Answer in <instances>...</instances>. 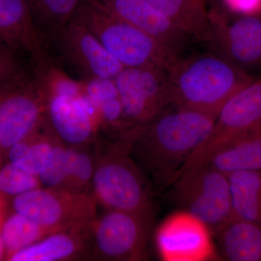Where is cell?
I'll return each instance as SVG.
<instances>
[{"label": "cell", "instance_id": "9", "mask_svg": "<svg viewBox=\"0 0 261 261\" xmlns=\"http://www.w3.org/2000/svg\"><path fill=\"white\" fill-rule=\"evenodd\" d=\"M261 126V77L242 87L224 103L214 128L180 173L208 164L214 154L233 141Z\"/></svg>", "mask_w": 261, "mask_h": 261}, {"label": "cell", "instance_id": "32", "mask_svg": "<svg viewBox=\"0 0 261 261\" xmlns=\"http://www.w3.org/2000/svg\"><path fill=\"white\" fill-rule=\"evenodd\" d=\"M5 152H3V149L0 147V170H1L2 167H3V157H4Z\"/></svg>", "mask_w": 261, "mask_h": 261}, {"label": "cell", "instance_id": "22", "mask_svg": "<svg viewBox=\"0 0 261 261\" xmlns=\"http://www.w3.org/2000/svg\"><path fill=\"white\" fill-rule=\"evenodd\" d=\"M227 176L233 217L261 226V171H241Z\"/></svg>", "mask_w": 261, "mask_h": 261}, {"label": "cell", "instance_id": "25", "mask_svg": "<svg viewBox=\"0 0 261 261\" xmlns=\"http://www.w3.org/2000/svg\"><path fill=\"white\" fill-rule=\"evenodd\" d=\"M68 173L61 189L91 193L95 164L92 158L82 148L68 147Z\"/></svg>", "mask_w": 261, "mask_h": 261}, {"label": "cell", "instance_id": "10", "mask_svg": "<svg viewBox=\"0 0 261 261\" xmlns=\"http://www.w3.org/2000/svg\"><path fill=\"white\" fill-rule=\"evenodd\" d=\"M152 211H108L92 228V252L102 260H140L152 226Z\"/></svg>", "mask_w": 261, "mask_h": 261}, {"label": "cell", "instance_id": "27", "mask_svg": "<svg viewBox=\"0 0 261 261\" xmlns=\"http://www.w3.org/2000/svg\"><path fill=\"white\" fill-rule=\"evenodd\" d=\"M68 146L63 142L53 149L39 174L42 186L62 188L68 173Z\"/></svg>", "mask_w": 261, "mask_h": 261}, {"label": "cell", "instance_id": "31", "mask_svg": "<svg viewBox=\"0 0 261 261\" xmlns=\"http://www.w3.org/2000/svg\"><path fill=\"white\" fill-rule=\"evenodd\" d=\"M9 209V197L0 193V260H5V251L3 243V231L5 219Z\"/></svg>", "mask_w": 261, "mask_h": 261}, {"label": "cell", "instance_id": "15", "mask_svg": "<svg viewBox=\"0 0 261 261\" xmlns=\"http://www.w3.org/2000/svg\"><path fill=\"white\" fill-rule=\"evenodd\" d=\"M0 44L24 58L34 71L51 64L27 0H0Z\"/></svg>", "mask_w": 261, "mask_h": 261}, {"label": "cell", "instance_id": "12", "mask_svg": "<svg viewBox=\"0 0 261 261\" xmlns=\"http://www.w3.org/2000/svg\"><path fill=\"white\" fill-rule=\"evenodd\" d=\"M234 15L223 7L210 9L209 47L250 74V70L261 68V16Z\"/></svg>", "mask_w": 261, "mask_h": 261}, {"label": "cell", "instance_id": "1", "mask_svg": "<svg viewBox=\"0 0 261 261\" xmlns=\"http://www.w3.org/2000/svg\"><path fill=\"white\" fill-rule=\"evenodd\" d=\"M217 116L170 106L151 121L128 130L130 154L156 185L169 187L210 135Z\"/></svg>", "mask_w": 261, "mask_h": 261}, {"label": "cell", "instance_id": "4", "mask_svg": "<svg viewBox=\"0 0 261 261\" xmlns=\"http://www.w3.org/2000/svg\"><path fill=\"white\" fill-rule=\"evenodd\" d=\"M91 193L107 211L152 210L149 184L130 154L128 132L95 161Z\"/></svg>", "mask_w": 261, "mask_h": 261}, {"label": "cell", "instance_id": "33", "mask_svg": "<svg viewBox=\"0 0 261 261\" xmlns=\"http://www.w3.org/2000/svg\"><path fill=\"white\" fill-rule=\"evenodd\" d=\"M207 3H208V2H207Z\"/></svg>", "mask_w": 261, "mask_h": 261}, {"label": "cell", "instance_id": "6", "mask_svg": "<svg viewBox=\"0 0 261 261\" xmlns=\"http://www.w3.org/2000/svg\"><path fill=\"white\" fill-rule=\"evenodd\" d=\"M47 97L33 69L0 82V147L5 154L47 120Z\"/></svg>", "mask_w": 261, "mask_h": 261}, {"label": "cell", "instance_id": "8", "mask_svg": "<svg viewBox=\"0 0 261 261\" xmlns=\"http://www.w3.org/2000/svg\"><path fill=\"white\" fill-rule=\"evenodd\" d=\"M169 187L181 211L200 219L213 233L232 217L228 176L210 165L183 171Z\"/></svg>", "mask_w": 261, "mask_h": 261}, {"label": "cell", "instance_id": "30", "mask_svg": "<svg viewBox=\"0 0 261 261\" xmlns=\"http://www.w3.org/2000/svg\"><path fill=\"white\" fill-rule=\"evenodd\" d=\"M225 9L234 15L261 16V0H221Z\"/></svg>", "mask_w": 261, "mask_h": 261}, {"label": "cell", "instance_id": "5", "mask_svg": "<svg viewBox=\"0 0 261 261\" xmlns=\"http://www.w3.org/2000/svg\"><path fill=\"white\" fill-rule=\"evenodd\" d=\"M44 42L53 64L82 83L95 79L113 80L125 68L73 19Z\"/></svg>", "mask_w": 261, "mask_h": 261}, {"label": "cell", "instance_id": "3", "mask_svg": "<svg viewBox=\"0 0 261 261\" xmlns=\"http://www.w3.org/2000/svg\"><path fill=\"white\" fill-rule=\"evenodd\" d=\"M73 20L82 24L125 68L168 70L181 57L108 10L99 0H82Z\"/></svg>", "mask_w": 261, "mask_h": 261}, {"label": "cell", "instance_id": "20", "mask_svg": "<svg viewBox=\"0 0 261 261\" xmlns=\"http://www.w3.org/2000/svg\"><path fill=\"white\" fill-rule=\"evenodd\" d=\"M61 142L47 118L42 126L12 146L5 154L8 162L39 176L51 150Z\"/></svg>", "mask_w": 261, "mask_h": 261}, {"label": "cell", "instance_id": "7", "mask_svg": "<svg viewBox=\"0 0 261 261\" xmlns=\"http://www.w3.org/2000/svg\"><path fill=\"white\" fill-rule=\"evenodd\" d=\"M13 211L57 231L92 229L97 202L91 193L39 187L12 197Z\"/></svg>", "mask_w": 261, "mask_h": 261}, {"label": "cell", "instance_id": "18", "mask_svg": "<svg viewBox=\"0 0 261 261\" xmlns=\"http://www.w3.org/2000/svg\"><path fill=\"white\" fill-rule=\"evenodd\" d=\"M225 260L261 261V226L231 218L214 233Z\"/></svg>", "mask_w": 261, "mask_h": 261}, {"label": "cell", "instance_id": "28", "mask_svg": "<svg viewBox=\"0 0 261 261\" xmlns=\"http://www.w3.org/2000/svg\"><path fill=\"white\" fill-rule=\"evenodd\" d=\"M31 69L32 66L24 58L0 44V82L14 78Z\"/></svg>", "mask_w": 261, "mask_h": 261}, {"label": "cell", "instance_id": "24", "mask_svg": "<svg viewBox=\"0 0 261 261\" xmlns=\"http://www.w3.org/2000/svg\"><path fill=\"white\" fill-rule=\"evenodd\" d=\"M43 40L69 23L82 0H27Z\"/></svg>", "mask_w": 261, "mask_h": 261}, {"label": "cell", "instance_id": "16", "mask_svg": "<svg viewBox=\"0 0 261 261\" xmlns=\"http://www.w3.org/2000/svg\"><path fill=\"white\" fill-rule=\"evenodd\" d=\"M112 13L135 25L167 47L184 56L193 39L168 17L144 0H99Z\"/></svg>", "mask_w": 261, "mask_h": 261}, {"label": "cell", "instance_id": "21", "mask_svg": "<svg viewBox=\"0 0 261 261\" xmlns=\"http://www.w3.org/2000/svg\"><path fill=\"white\" fill-rule=\"evenodd\" d=\"M207 165L226 175L241 171H261V126L220 150Z\"/></svg>", "mask_w": 261, "mask_h": 261}, {"label": "cell", "instance_id": "26", "mask_svg": "<svg viewBox=\"0 0 261 261\" xmlns=\"http://www.w3.org/2000/svg\"><path fill=\"white\" fill-rule=\"evenodd\" d=\"M39 176L8 162L0 170V193L10 197L42 187Z\"/></svg>", "mask_w": 261, "mask_h": 261}, {"label": "cell", "instance_id": "29", "mask_svg": "<svg viewBox=\"0 0 261 261\" xmlns=\"http://www.w3.org/2000/svg\"><path fill=\"white\" fill-rule=\"evenodd\" d=\"M84 94L97 108L108 99L119 97L114 79H95L84 82Z\"/></svg>", "mask_w": 261, "mask_h": 261}, {"label": "cell", "instance_id": "2", "mask_svg": "<svg viewBox=\"0 0 261 261\" xmlns=\"http://www.w3.org/2000/svg\"><path fill=\"white\" fill-rule=\"evenodd\" d=\"M168 76L172 106L217 115L233 94L255 78L214 51L181 57Z\"/></svg>", "mask_w": 261, "mask_h": 261}, {"label": "cell", "instance_id": "19", "mask_svg": "<svg viewBox=\"0 0 261 261\" xmlns=\"http://www.w3.org/2000/svg\"><path fill=\"white\" fill-rule=\"evenodd\" d=\"M195 41L210 46L211 24L207 0H144Z\"/></svg>", "mask_w": 261, "mask_h": 261}, {"label": "cell", "instance_id": "11", "mask_svg": "<svg viewBox=\"0 0 261 261\" xmlns=\"http://www.w3.org/2000/svg\"><path fill=\"white\" fill-rule=\"evenodd\" d=\"M114 81L130 128L145 124L172 106L166 70L158 67L124 68Z\"/></svg>", "mask_w": 261, "mask_h": 261}, {"label": "cell", "instance_id": "17", "mask_svg": "<svg viewBox=\"0 0 261 261\" xmlns=\"http://www.w3.org/2000/svg\"><path fill=\"white\" fill-rule=\"evenodd\" d=\"M92 242V228L58 231L16 252L8 260H70L87 252Z\"/></svg>", "mask_w": 261, "mask_h": 261}, {"label": "cell", "instance_id": "13", "mask_svg": "<svg viewBox=\"0 0 261 261\" xmlns=\"http://www.w3.org/2000/svg\"><path fill=\"white\" fill-rule=\"evenodd\" d=\"M211 233L202 221L181 211L163 221L154 240L163 260H211L217 258Z\"/></svg>", "mask_w": 261, "mask_h": 261}, {"label": "cell", "instance_id": "23", "mask_svg": "<svg viewBox=\"0 0 261 261\" xmlns=\"http://www.w3.org/2000/svg\"><path fill=\"white\" fill-rule=\"evenodd\" d=\"M56 232H58L56 230L13 211V213L7 216L3 226L5 260H9L16 252Z\"/></svg>", "mask_w": 261, "mask_h": 261}, {"label": "cell", "instance_id": "14", "mask_svg": "<svg viewBox=\"0 0 261 261\" xmlns=\"http://www.w3.org/2000/svg\"><path fill=\"white\" fill-rule=\"evenodd\" d=\"M45 92L48 122L59 140L68 147L78 148L93 142L99 130L97 108L85 94Z\"/></svg>", "mask_w": 261, "mask_h": 261}]
</instances>
